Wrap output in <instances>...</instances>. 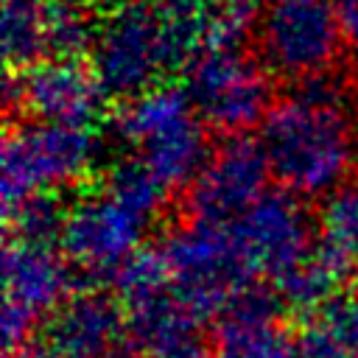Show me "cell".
Listing matches in <instances>:
<instances>
[{
  "instance_id": "26",
  "label": "cell",
  "mask_w": 358,
  "mask_h": 358,
  "mask_svg": "<svg viewBox=\"0 0 358 358\" xmlns=\"http://www.w3.org/2000/svg\"><path fill=\"white\" fill-rule=\"evenodd\" d=\"M241 3H246L252 11H260V8H268V6L277 3V0H241Z\"/></svg>"
},
{
  "instance_id": "1",
  "label": "cell",
  "mask_w": 358,
  "mask_h": 358,
  "mask_svg": "<svg viewBox=\"0 0 358 358\" xmlns=\"http://www.w3.org/2000/svg\"><path fill=\"white\" fill-rule=\"evenodd\" d=\"M271 176L296 196H327L358 159V120L344 81L333 73L294 84L260 123Z\"/></svg>"
},
{
  "instance_id": "4",
  "label": "cell",
  "mask_w": 358,
  "mask_h": 358,
  "mask_svg": "<svg viewBox=\"0 0 358 358\" xmlns=\"http://www.w3.org/2000/svg\"><path fill=\"white\" fill-rule=\"evenodd\" d=\"M101 154L90 126L28 120L3 143V213L31 196H45L84 179Z\"/></svg>"
},
{
  "instance_id": "2",
  "label": "cell",
  "mask_w": 358,
  "mask_h": 358,
  "mask_svg": "<svg viewBox=\"0 0 358 358\" xmlns=\"http://www.w3.org/2000/svg\"><path fill=\"white\" fill-rule=\"evenodd\" d=\"M193 56V48L168 25L151 0H134L112 8L98 25L90 70L106 98L129 101L159 87L171 70L190 64Z\"/></svg>"
},
{
  "instance_id": "22",
  "label": "cell",
  "mask_w": 358,
  "mask_h": 358,
  "mask_svg": "<svg viewBox=\"0 0 358 358\" xmlns=\"http://www.w3.org/2000/svg\"><path fill=\"white\" fill-rule=\"evenodd\" d=\"M134 358H210V350L204 347L201 341V330L199 333H190V336H182V338H173L168 344H159L154 350H145Z\"/></svg>"
},
{
  "instance_id": "7",
  "label": "cell",
  "mask_w": 358,
  "mask_h": 358,
  "mask_svg": "<svg viewBox=\"0 0 358 358\" xmlns=\"http://www.w3.org/2000/svg\"><path fill=\"white\" fill-rule=\"evenodd\" d=\"M255 36L268 73L294 84L333 73L347 39L330 0H277L263 8Z\"/></svg>"
},
{
  "instance_id": "12",
  "label": "cell",
  "mask_w": 358,
  "mask_h": 358,
  "mask_svg": "<svg viewBox=\"0 0 358 358\" xmlns=\"http://www.w3.org/2000/svg\"><path fill=\"white\" fill-rule=\"evenodd\" d=\"M48 341L62 358H131L126 308L101 291L70 296L50 316Z\"/></svg>"
},
{
  "instance_id": "20",
  "label": "cell",
  "mask_w": 358,
  "mask_h": 358,
  "mask_svg": "<svg viewBox=\"0 0 358 358\" xmlns=\"http://www.w3.org/2000/svg\"><path fill=\"white\" fill-rule=\"evenodd\" d=\"M103 190L109 196H115L120 204L131 207L134 213H140L143 218L154 221L165 201H168V187L134 157L123 159L120 165H115L109 173H106V182H103Z\"/></svg>"
},
{
  "instance_id": "5",
  "label": "cell",
  "mask_w": 358,
  "mask_h": 358,
  "mask_svg": "<svg viewBox=\"0 0 358 358\" xmlns=\"http://www.w3.org/2000/svg\"><path fill=\"white\" fill-rule=\"evenodd\" d=\"M173 291L179 299L204 322L210 316H224L232 296L252 282L229 224H210L187 218L173 227L157 246Z\"/></svg>"
},
{
  "instance_id": "13",
  "label": "cell",
  "mask_w": 358,
  "mask_h": 358,
  "mask_svg": "<svg viewBox=\"0 0 358 358\" xmlns=\"http://www.w3.org/2000/svg\"><path fill=\"white\" fill-rule=\"evenodd\" d=\"M67 257L56 255L53 246L8 241L3 255V282L6 302L28 310L31 316L56 313L70 296Z\"/></svg>"
},
{
  "instance_id": "21",
  "label": "cell",
  "mask_w": 358,
  "mask_h": 358,
  "mask_svg": "<svg viewBox=\"0 0 358 358\" xmlns=\"http://www.w3.org/2000/svg\"><path fill=\"white\" fill-rule=\"evenodd\" d=\"M64 218H67V210L53 199V193L31 196L17 207L6 210V224L14 241L45 243V246H53L62 238Z\"/></svg>"
},
{
  "instance_id": "6",
  "label": "cell",
  "mask_w": 358,
  "mask_h": 358,
  "mask_svg": "<svg viewBox=\"0 0 358 358\" xmlns=\"http://www.w3.org/2000/svg\"><path fill=\"white\" fill-rule=\"evenodd\" d=\"M182 90L201 123L227 137L263 123L274 106L268 67L260 56L241 50V45L199 50L185 70Z\"/></svg>"
},
{
  "instance_id": "3",
  "label": "cell",
  "mask_w": 358,
  "mask_h": 358,
  "mask_svg": "<svg viewBox=\"0 0 358 358\" xmlns=\"http://www.w3.org/2000/svg\"><path fill=\"white\" fill-rule=\"evenodd\" d=\"M115 134L168 190L187 187L210 157L201 117L187 92L171 84L129 98L115 117Z\"/></svg>"
},
{
  "instance_id": "9",
  "label": "cell",
  "mask_w": 358,
  "mask_h": 358,
  "mask_svg": "<svg viewBox=\"0 0 358 358\" xmlns=\"http://www.w3.org/2000/svg\"><path fill=\"white\" fill-rule=\"evenodd\" d=\"M268 173L271 168L260 140L229 134L210 151L207 162L187 185V218L232 224L266 193Z\"/></svg>"
},
{
  "instance_id": "19",
  "label": "cell",
  "mask_w": 358,
  "mask_h": 358,
  "mask_svg": "<svg viewBox=\"0 0 358 358\" xmlns=\"http://www.w3.org/2000/svg\"><path fill=\"white\" fill-rule=\"evenodd\" d=\"M98 25L87 0H48V59H76L90 53Z\"/></svg>"
},
{
  "instance_id": "11",
  "label": "cell",
  "mask_w": 358,
  "mask_h": 358,
  "mask_svg": "<svg viewBox=\"0 0 358 358\" xmlns=\"http://www.w3.org/2000/svg\"><path fill=\"white\" fill-rule=\"evenodd\" d=\"M103 90L92 70L76 59H45L28 70L8 76L6 101L20 106L31 120L90 126L101 106Z\"/></svg>"
},
{
  "instance_id": "15",
  "label": "cell",
  "mask_w": 358,
  "mask_h": 358,
  "mask_svg": "<svg viewBox=\"0 0 358 358\" xmlns=\"http://www.w3.org/2000/svg\"><path fill=\"white\" fill-rule=\"evenodd\" d=\"M210 358H299L296 341L280 319L221 316Z\"/></svg>"
},
{
  "instance_id": "10",
  "label": "cell",
  "mask_w": 358,
  "mask_h": 358,
  "mask_svg": "<svg viewBox=\"0 0 358 358\" xmlns=\"http://www.w3.org/2000/svg\"><path fill=\"white\" fill-rule=\"evenodd\" d=\"M148 218L120 204L103 187L67 210L62 229L64 257L90 277H112L126 263L148 229Z\"/></svg>"
},
{
  "instance_id": "18",
  "label": "cell",
  "mask_w": 358,
  "mask_h": 358,
  "mask_svg": "<svg viewBox=\"0 0 358 358\" xmlns=\"http://www.w3.org/2000/svg\"><path fill=\"white\" fill-rule=\"evenodd\" d=\"M316 229L319 249L350 271L358 263V179H347L322 199Z\"/></svg>"
},
{
  "instance_id": "23",
  "label": "cell",
  "mask_w": 358,
  "mask_h": 358,
  "mask_svg": "<svg viewBox=\"0 0 358 358\" xmlns=\"http://www.w3.org/2000/svg\"><path fill=\"white\" fill-rule=\"evenodd\" d=\"M330 6L341 22L347 42L358 45V0H330Z\"/></svg>"
},
{
  "instance_id": "16",
  "label": "cell",
  "mask_w": 358,
  "mask_h": 358,
  "mask_svg": "<svg viewBox=\"0 0 358 358\" xmlns=\"http://www.w3.org/2000/svg\"><path fill=\"white\" fill-rule=\"evenodd\" d=\"M344 277H347V268L316 243L308 257H302L274 280V291L280 302L288 305L291 310L316 313L327 299L338 294Z\"/></svg>"
},
{
  "instance_id": "24",
  "label": "cell",
  "mask_w": 358,
  "mask_h": 358,
  "mask_svg": "<svg viewBox=\"0 0 358 358\" xmlns=\"http://www.w3.org/2000/svg\"><path fill=\"white\" fill-rule=\"evenodd\" d=\"M6 358H62V355L50 341H45V344L42 341H25L22 347L11 350Z\"/></svg>"
},
{
  "instance_id": "25",
  "label": "cell",
  "mask_w": 358,
  "mask_h": 358,
  "mask_svg": "<svg viewBox=\"0 0 358 358\" xmlns=\"http://www.w3.org/2000/svg\"><path fill=\"white\" fill-rule=\"evenodd\" d=\"M90 6H106V8H120V6H129L134 0H87Z\"/></svg>"
},
{
  "instance_id": "8",
  "label": "cell",
  "mask_w": 358,
  "mask_h": 358,
  "mask_svg": "<svg viewBox=\"0 0 358 358\" xmlns=\"http://www.w3.org/2000/svg\"><path fill=\"white\" fill-rule=\"evenodd\" d=\"M229 229L246 268L252 274H268L271 280L313 252V218L302 196L285 187L266 190Z\"/></svg>"
},
{
  "instance_id": "17",
  "label": "cell",
  "mask_w": 358,
  "mask_h": 358,
  "mask_svg": "<svg viewBox=\"0 0 358 358\" xmlns=\"http://www.w3.org/2000/svg\"><path fill=\"white\" fill-rule=\"evenodd\" d=\"M3 56L11 70H28L48 59V0H3Z\"/></svg>"
},
{
  "instance_id": "14",
  "label": "cell",
  "mask_w": 358,
  "mask_h": 358,
  "mask_svg": "<svg viewBox=\"0 0 358 358\" xmlns=\"http://www.w3.org/2000/svg\"><path fill=\"white\" fill-rule=\"evenodd\" d=\"M296 347L299 358H358V294L338 291L310 313Z\"/></svg>"
}]
</instances>
